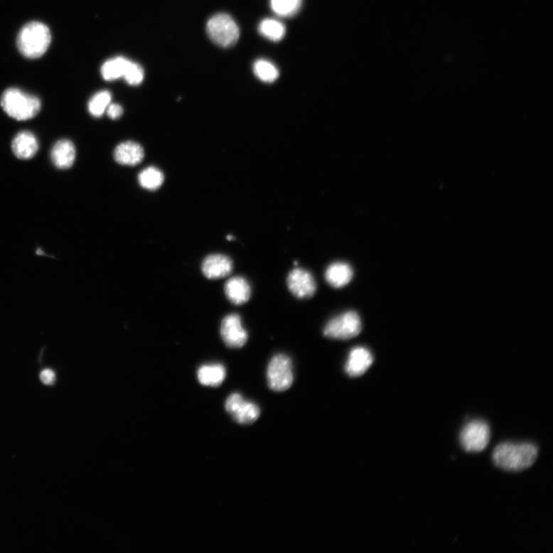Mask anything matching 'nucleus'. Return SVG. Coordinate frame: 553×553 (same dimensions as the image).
I'll return each instance as SVG.
<instances>
[{
    "label": "nucleus",
    "instance_id": "a211bd4d",
    "mask_svg": "<svg viewBox=\"0 0 553 553\" xmlns=\"http://www.w3.org/2000/svg\"><path fill=\"white\" fill-rule=\"evenodd\" d=\"M129 62L123 57H117L104 63L101 68L103 79L112 81L123 77Z\"/></svg>",
    "mask_w": 553,
    "mask_h": 553
},
{
    "label": "nucleus",
    "instance_id": "4468645a",
    "mask_svg": "<svg viewBox=\"0 0 553 553\" xmlns=\"http://www.w3.org/2000/svg\"><path fill=\"white\" fill-rule=\"evenodd\" d=\"M144 156V149L138 143L131 141L121 143L114 151V158L123 166L139 165Z\"/></svg>",
    "mask_w": 553,
    "mask_h": 553
},
{
    "label": "nucleus",
    "instance_id": "39448f33",
    "mask_svg": "<svg viewBox=\"0 0 553 553\" xmlns=\"http://www.w3.org/2000/svg\"><path fill=\"white\" fill-rule=\"evenodd\" d=\"M207 33L215 44L222 47L233 46L240 39V31L232 17L218 14L210 18Z\"/></svg>",
    "mask_w": 553,
    "mask_h": 553
},
{
    "label": "nucleus",
    "instance_id": "9b49d317",
    "mask_svg": "<svg viewBox=\"0 0 553 553\" xmlns=\"http://www.w3.org/2000/svg\"><path fill=\"white\" fill-rule=\"evenodd\" d=\"M202 269L207 279H220L232 274L233 262L230 257L225 254H211L205 257Z\"/></svg>",
    "mask_w": 553,
    "mask_h": 553
},
{
    "label": "nucleus",
    "instance_id": "b1692460",
    "mask_svg": "<svg viewBox=\"0 0 553 553\" xmlns=\"http://www.w3.org/2000/svg\"><path fill=\"white\" fill-rule=\"evenodd\" d=\"M112 100L108 91L100 92L94 95L89 102V112L95 117H100L107 111Z\"/></svg>",
    "mask_w": 553,
    "mask_h": 553
},
{
    "label": "nucleus",
    "instance_id": "dca6fc26",
    "mask_svg": "<svg viewBox=\"0 0 553 553\" xmlns=\"http://www.w3.org/2000/svg\"><path fill=\"white\" fill-rule=\"evenodd\" d=\"M76 151L73 143L68 139L57 141L51 151V159L54 166L60 169H68L73 166Z\"/></svg>",
    "mask_w": 553,
    "mask_h": 553
},
{
    "label": "nucleus",
    "instance_id": "20e7f679",
    "mask_svg": "<svg viewBox=\"0 0 553 553\" xmlns=\"http://www.w3.org/2000/svg\"><path fill=\"white\" fill-rule=\"evenodd\" d=\"M361 331L362 321L358 313L348 311L331 318L323 333L330 339L346 340L358 336Z\"/></svg>",
    "mask_w": 553,
    "mask_h": 553
},
{
    "label": "nucleus",
    "instance_id": "0eeeda50",
    "mask_svg": "<svg viewBox=\"0 0 553 553\" xmlns=\"http://www.w3.org/2000/svg\"><path fill=\"white\" fill-rule=\"evenodd\" d=\"M490 429L482 421L467 424L461 434V443L466 451L478 453L485 449L490 441Z\"/></svg>",
    "mask_w": 553,
    "mask_h": 553
},
{
    "label": "nucleus",
    "instance_id": "f03ea898",
    "mask_svg": "<svg viewBox=\"0 0 553 553\" xmlns=\"http://www.w3.org/2000/svg\"><path fill=\"white\" fill-rule=\"evenodd\" d=\"M51 38L50 28L45 24L39 22L28 23L18 35V50L26 58H40L49 48Z\"/></svg>",
    "mask_w": 553,
    "mask_h": 553
},
{
    "label": "nucleus",
    "instance_id": "f257e3e1",
    "mask_svg": "<svg viewBox=\"0 0 553 553\" xmlns=\"http://www.w3.org/2000/svg\"><path fill=\"white\" fill-rule=\"evenodd\" d=\"M538 449L532 444L505 443L499 445L493 451L494 463L508 471H521L530 468L535 463Z\"/></svg>",
    "mask_w": 553,
    "mask_h": 553
},
{
    "label": "nucleus",
    "instance_id": "6e6552de",
    "mask_svg": "<svg viewBox=\"0 0 553 553\" xmlns=\"http://www.w3.org/2000/svg\"><path fill=\"white\" fill-rule=\"evenodd\" d=\"M287 285L294 296L299 299H309L317 291V283L313 275L309 271L298 267L289 274Z\"/></svg>",
    "mask_w": 553,
    "mask_h": 553
},
{
    "label": "nucleus",
    "instance_id": "f3484780",
    "mask_svg": "<svg viewBox=\"0 0 553 553\" xmlns=\"http://www.w3.org/2000/svg\"><path fill=\"white\" fill-rule=\"evenodd\" d=\"M225 367L221 364L203 365L198 370V379L205 386H221L226 377Z\"/></svg>",
    "mask_w": 553,
    "mask_h": 553
},
{
    "label": "nucleus",
    "instance_id": "2eb2a0df",
    "mask_svg": "<svg viewBox=\"0 0 553 553\" xmlns=\"http://www.w3.org/2000/svg\"><path fill=\"white\" fill-rule=\"evenodd\" d=\"M12 149L18 159H31L37 154L39 142L32 132L23 131L18 133L13 140Z\"/></svg>",
    "mask_w": 553,
    "mask_h": 553
},
{
    "label": "nucleus",
    "instance_id": "4be33fe9",
    "mask_svg": "<svg viewBox=\"0 0 553 553\" xmlns=\"http://www.w3.org/2000/svg\"><path fill=\"white\" fill-rule=\"evenodd\" d=\"M253 70L257 77L264 82H273L279 76L278 68L272 63L266 60H257L254 64Z\"/></svg>",
    "mask_w": 553,
    "mask_h": 553
},
{
    "label": "nucleus",
    "instance_id": "412c9836",
    "mask_svg": "<svg viewBox=\"0 0 553 553\" xmlns=\"http://www.w3.org/2000/svg\"><path fill=\"white\" fill-rule=\"evenodd\" d=\"M164 175L156 167H149L142 171L139 176V183L142 188L154 190L159 188L164 183Z\"/></svg>",
    "mask_w": 553,
    "mask_h": 553
},
{
    "label": "nucleus",
    "instance_id": "423d86ee",
    "mask_svg": "<svg viewBox=\"0 0 553 553\" xmlns=\"http://www.w3.org/2000/svg\"><path fill=\"white\" fill-rule=\"evenodd\" d=\"M267 380L269 387L276 392L289 390L294 382L293 362L284 354L274 355L267 368Z\"/></svg>",
    "mask_w": 553,
    "mask_h": 553
},
{
    "label": "nucleus",
    "instance_id": "9d476101",
    "mask_svg": "<svg viewBox=\"0 0 553 553\" xmlns=\"http://www.w3.org/2000/svg\"><path fill=\"white\" fill-rule=\"evenodd\" d=\"M373 363L371 351L365 347L358 346L350 350L345 370L348 376L358 377L365 375Z\"/></svg>",
    "mask_w": 553,
    "mask_h": 553
},
{
    "label": "nucleus",
    "instance_id": "ddd939ff",
    "mask_svg": "<svg viewBox=\"0 0 553 553\" xmlns=\"http://www.w3.org/2000/svg\"><path fill=\"white\" fill-rule=\"evenodd\" d=\"M226 297L235 305H242L249 301L252 288L249 281L243 276H236L228 279L225 285Z\"/></svg>",
    "mask_w": 553,
    "mask_h": 553
},
{
    "label": "nucleus",
    "instance_id": "a878e982",
    "mask_svg": "<svg viewBox=\"0 0 553 553\" xmlns=\"http://www.w3.org/2000/svg\"><path fill=\"white\" fill-rule=\"evenodd\" d=\"M244 398L240 394L235 393L228 397L225 403V409L227 413L232 414L238 407L244 402Z\"/></svg>",
    "mask_w": 553,
    "mask_h": 553
},
{
    "label": "nucleus",
    "instance_id": "7ed1b4c3",
    "mask_svg": "<svg viewBox=\"0 0 553 553\" xmlns=\"http://www.w3.org/2000/svg\"><path fill=\"white\" fill-rule=\"evenodd\" d=\"M1 107L9 117L18 121H26L40 112L41 102L34 95L11 88L3 93Z\"/></svg>",
    "mask_w": 553,
    "mask_h": 553
},
{
    "label": "nucleus",
    "instance_id": "393cba45",
    "mask_svg": "<svg viewBox=\"0 0 553 553\" xmlns=\"http://www.w3.org/2000/svg\"><path fill=\"white\" fill-rule=\"evenodd\" d=\"M123 78L131 85H138L144 79V71L139 65L130 61Z\"/></svg>",
    "mask_w": 553,
    "mask_h": 553
},
{
    "label": "nucleus",
    "instance_id": "f8f14e48",
    "mask_svg": "<svg viewBox=\"0 0 553 553\" xmlns=\"http://www.w3.org/2000/svg\"><path fill=\"white\" fill-rule=\"evenodd\" d=\"M324 278L332 288L340 289L345 288L354 278V270L347 262H333L328 267Z\"/></svg>",
    "mask_w": 553,
    "mask_h": 553
},
{
    "label": "nucleus",
    "instance_id": "6ab92c4d",
    "mask_svg": "<svg viewBox=\"0 0 553 553\" xmlns=\"http://www.w3.org/2000/svg\"><path fill=\"white\" fill-rule=\"evenodd\" d=\"M260 414L259 406L244 400L232 415L237 424L249 425L254 423L259 419Z\"/></svg>",
    "mask_w": 553,
    "mask_h": 553
},
{
    "label": "nucleus",
    "instance_id": "cd10ccee",
    "mask_svg": "<svg viewBox=\"0 0 553 553\" xmlns=\"http://www.w3.org/2000/svg\"><path fill=\"white\" fill-rule=\"evenodd\" d=\"M41 380L45 385H51L55 382V374L51 369H45L41 373Z\"/></svg>",
    "mask_w": 553,
    "mask_h": 553
},
{
    "label": "nucleus",
    "instance_id": "bb28decb",
    "mask_svg": "<svg viewBox=\"0 0 553 553\" xmlns=\"http://www.w3.org/2000/svg\"><path fill=\"white\" fill-rule=\"evenodd\" d=\"M107 112L110 119H117L122 116L123 109L119 104H110Z\"/></svg>",
    "mask_w": 553,
    "mask_h": 553
},
{
    "label": "nucleus",
    "instance_id": "5701e85b",
    "mask_svg": "<svg viewBox=\"0 0 553 553\" xmlns=\"http://www.w3.org/2000/svg\"><path fill=\"white\" fill-rule=\"evenodd\" d=\"M302 0H271V7L276 15L291 17L298 14Z\"/></svg>",
    "mask_w": 553,
    "mask_h": 553
},
{
    "label": "nucleus",
    "instance_id": "1a4fd4ad",
    "mask_svg": "<svg viewBox=\"0 0 553 553\" xmlns=\"http://www.w3.org/2000/svg\"><path fill=\"white\" fill-rule=\"evenodd\" d=\"M220 331L222 338L228 348H241L249 339L242 318L237 313H231L222 320Z\"/></svg>",
    "mask_w": 553,
    "mask_h": 553
},
{
    "label": "nucleus",
    "instance_id": "c85d7f7f",
    "mask_svg": "<svg viewBox=\"0 0 553 553\" xmlns=\"http://www.w3.org/2000/svg\"><path fill=\"white\" fill-rule=\"evenodd\" d=\"M227 240H230V241H231V240H234V237H232V236H230H230H227Z\"/></svg>",
    "mask_w": 553,
    "mask_h": 553
},
{
    "label": "nucleus",
    "instance_id": "aec40b11",
    "mask_svg": "<svg viewBox=\"0 0 553 553\" xmlns=\"http://www.w3.org/2000/svg\"><path fill=\"white\" fill-rule=\"evenodd\" d=\"M259 33L267 39L274 42L281 41L285 35L284 25L274 18H265L259 27Z\"/></svg>",
    "mask_w": 553,
    "mask_h": 553
}]
</instances>
